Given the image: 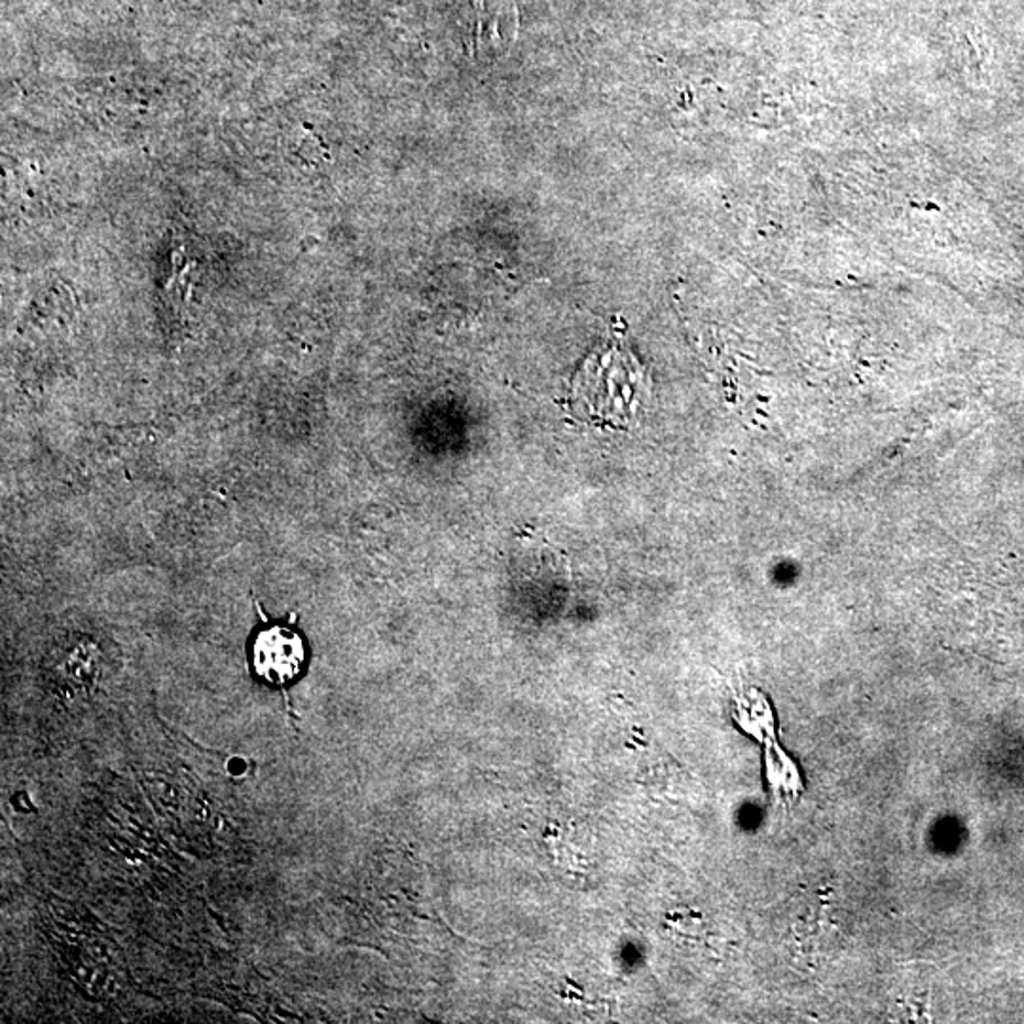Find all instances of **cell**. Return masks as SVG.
I'll return each mask as SVG.
<instances>
[{"label": "cell", "mask_w": 1024, "mask_h": 1024, "mask_svg": "<svg viewBox=\"0 0 1024 1024\" xmlns=\"http://www.w3.org/2000/svg\"><path fill=\"white\" fill-rule=\"evenodd\" d=\"M254 674L270 685H288L301 676L306 663V645L298 632L273 624L260 630L251 649Z\"/></svg>", "instance_id": "obj_2"}, {"label": "cell", "mask_w": 1024, "mask_h": 1024, "mask_svg": "<svg viewBox=\"0 0 1024 1024\" xmlns=\"http://www.w3.org/2000/svg\"><path fill=\"white\" fill-rule=\"evenodd\" d=\"M649 395V380L619 338L588 357L575 375L569 410L588 424L622 427L634 420Z\"/></svg>", "instance_id": "obj_1"}]
</instances>
